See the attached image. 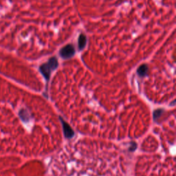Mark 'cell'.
<instances>
[{
	"mask_svg": "<svg viewBox=\"0 0 176 176\" xmlns=\"http://www.w3.org/2000/svg\"><path fill=\"white\" fill-rule=\"evenodd\" d=\"M86 37L84 34H81L79 39V48L80 50H82L85 46Z\"/></svg>",
	"mask_w": 176,
	"mask_h": 176,
	"instance_id": "obj_3",
	"label": "cell"
},
{
	"mask_svg": "<svg viewBox=\"0 0 176 176\" xmlns=\"http://www.w3.org/2000/svg\"><path fill=\"white\" fill-rule=\"evenodd\" d=\"M147 67L146 65H142V66L139 67V69L138 70V74H140V76L145 75L147 73Z\"/></svg>",
	"mask_w": 176,
	"mask_h": 176,
	"instance_id": "obj_4",
	"label": "cell"
},
{
	"mask_svg": "<svg viewBox=\"0 0 176 176\" xmlns=\"http://www.w3.org/2000/svg\"><path fill=\"white\" fill-rule=\"evenodd\" d=\"M57 59L55 57L52 58V59H50V61H48V63L43 65L41 67V72H42V74L44 75V76H45V78L47 79H48L50 76L51 72L57 67Z\"/></svg>",
	"mask_w": 176,
	"mask_h": 176,
	"instance_id": "obj_1",
	"label": "cell"
},
{
	"mask_svg": "<svg viewBox=\"0 0 176 176\" xmlns=\"http://www.w3.org/2000/svg\"><path fill=\"white\" fill-rule=\"evenodd\" d=\"M74 52H75V49H74V46L69 44L62 48L60 51V55L63 58L67 59V58L72 57Z\"/></svg>",
	"mask_w": 176,
	"mask_h": 176,
	"instance_id": "obj_2",
	"label": "cell"
}]
</instances>
